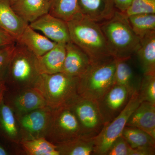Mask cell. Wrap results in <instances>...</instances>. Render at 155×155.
I'll return each mask as SVG.
<instances>
[{
  "mask_svg": "<svg viewBox=\"0 0 155 155\" xmlns=\"http://www.w3.org/2000/svg\"><path fill=\"white\" fill-rule=\"evenodd\" d=\"M67 23L71 41L86 53L91 64L114 58L99 23L82 15Z\"/></svg>",
  "mask_w": 155,
  "mask_h": 155,
  "instance_id": "obj_1",
  "label": "cell"
},
{
  "mask_svg": "<svg viewBox=\"0 0 155 155\" xmlns=\"http://www.w3.org/2000/svg\"><path fill=\"white\" fill-rule=\"evenodd\" d=\"M99 24L114 58L130 59L135 54L141 39L134 33L124 14L116 11L111 18Z\"/></svg>",
  "mask_w": 155,
  "mask_h": 155,
  "instance_id": "obj_2",
  "label": "cell"
},
{
  "mask_svg": "<svg viewBox=\"0 0 155 155\" xmlns=\"http://www.w3.org/2000/svg\"><path fill=\"white\" fill-rule=\"evenodd\" d=\"M79 77L63 72L42 74L34 85L41 94L47 106L52 109L68 107L78 96L77 88Z\"/></svg>",
  "mask_w": 155,
  "mask_h": 155,
  "instance_id": "obj_3",
  "label": "cell"
},
{
  "mask_svg": "<svg viewBox=\"0 0 155 155\" xmlns=\"http://www.w3.org/2000/svg\"><path fill=\"white\" fill-rule=\"evenodd\" d=\"M37 57L24 45L16 41L5 81L11 91L33 87L40 75Z\"/></svg>",
  "mask_w": 155,
  "mask_h": 155,
  "instance_id": "obj_4",
  "label": "cell"
},
{
  "mask_svg": "<svg viewBox=\"0 0 155 155\" xmlns=\"http://www.w3.org/2000/svg\"><path fill=\"white\" fill-rule=\"evenodd\" d=\"M116 59L111 58L96 64L79 78L77 91L78 95L97 101L115 84Z\"/></svg>",
  "mask_w": 155,
  "mask_h": 155,
  "instance_id": "obj_5",
  "label": "cell"
},
{
  "mask_svg": "<svg viewBox=\"0 0 155 155\" xmlns=\"http://www.w3.org/2000/svg\"><path fill=\"white\" fill-rule=\"evenodd\" d=\"M81 136L80 126L75 114L68 107L52 109L45 137L56 145Z\"/></svg>",
  "mask_w": 155,
  "mask_h": 155,
  "instance_id": "obj_6",
  "label": "cell"
},
{
  "mask_svg": "<svg viewBox=\"0 0 155 155\" xmlns=\"http://www.w3.org/2000/svg\"><path fill=\"white\" fill-rule=\"evenodd\" d=\"M141 102L138 92H135L122 112L110 123L105 125L101 132L94 137L93 155L107 154L113 143L122 135L130 115Z\"/></svg>",
  "mask_w": 155,
  "mask_h": 155,
  "instance_id": "obj_7",
  "label": "cell"
},
{
  "mask_svg": "<svg viewBox=\"0 0 155 155\" xmlns=\"http://www.w3.org/2000/svg\"><path fill=\"white\" fill-rule=\"evenodd\" d=\"M68 107L75 114L81 136L94 138L104 126L96 101L78 96Z\"/></svg>",
  "mask_w": 155,
  "mask_h": 155,
  "instance_id": "obj_8",
  "label": "cell"
},
{
  "mask_svg": "<svg viewBox=\"0 0 155 155\" xmlns=\"http://www.w3.org/2000/svg\"><path fill=\"white\" fill-rule=\"evenodd\" d=\"M52 113V109L46 106L16 116L21 142L45 137Z\"/></svg>",
  "mask_w": 155,
  "mask_h": 155,
  "instance_id": "obj_9",
  "label": "cell"
},
{
  "mask_svg": "<svg viewBox=\"0 0 155 155\" xmlns=\"http://www.w3.org/2000/svg\"><path fill=\"white\" fill-rule=\"evenodd\" d=\"M131 97L127 89L114 84L96 101L104 125L116 118L129 101Z\"/></svg>",
  "mask_w": 155,
  "mask_h": 155,
  "instance_id": "obj_10",
  "label": "cell"
},
{
  "mask_svg": "<svg viewBox=\"0 0 155 155\" xmlns=\"http://www.w3.org/2000/svg\"><path fill=\"white\" fill-rule=\"evenodd\" d=\"M31 28L57 43L67 44L71 41L67 22L49 13L28 24Z\"/></svg>",
  "mask_w": 155,
  "mask_h": 155,
  "instance_id": "obj_11",
  "label": "cell"
},
{
  "mask_svg": "<svg viewBox=\"0 0 155 155\" xmlns=\"http://www.w3.org/2000/svg\"><path fill=\"white\" fill-rule=\"evenodd\" d=\"M6 103L16 116L47 106L41 94L33 87L11 91L8 101Z\"/></svg>",
  "mask_w": 155,
  "mask_h": 155,
  "instance_id": "obj_12",
  "label": "cell"
},
{
  "mask_svg": "<svg viewBox=\"0 0 155 155\" xmlns=\"http://www.w3.org/2000/svg\"><path fill=\"white\" fill-rule=\"evenodd\" d=\"M91 64L86 53L72 41L66 44V56L62 72L73 77H80Z\"/></svg>",
  "mask_w": 155,
  "mask_h": 155,
  "instance_id": "obj_13",
  "label": "cell"
},
{
  "mask_svg": "<svg viewBox=\"0 0 155 155\" xmlns=\"http://www.w3.org/2000/svg\"><path fill=\"white\" fill-rule=\"evenodd\" d=\"M78 8L83 17L98 23L108 20L117 11L113 0H77Z\"/></svg>",
  "mask_w": 155,
  "mask_h": 155,
  "instance_id": "obj_14",
  "label": "cell"
},
{
  "mask_svg": "<svg viewBox=\"0 0 155 155\" xmlns=\"http://www.w3.org/2000/svg\"><path fill=\"white\" fill-rule=\"evenodd\" d=\"M126 126L139 128L155 138V105L142 102L130 115Z\"/></svg>",
  "mask_w": 155,
  "mask_h": 155,
  "instance_id": "obj_15",
  "label": "cell"
},
{
  "mask_svg": "<svg viewBox=\"0 0 155 155\" xmlns=\"http://www.w3.org/2000/svg\"><path fill=\"white\" fill-rule=\"evenodd\" d=\"M28 25L14 12L9 0H0V28L17 41Z\"/></svg>",
  "mask_w": 155,
  "mask_h": 155,
  "instance_id": "obj_16",
  "label": "cell"
},
{
  "mask_svg": "<svg viewBox=\"0 0 155 155\" xmlns=\"http://www.w3.org/2000/svg\"><path fill=\"white\" fill-rule=\"evenodd\" d=\"M11 5L16 14L29 24L49 13L50 2L47 0H17Z\"/></svg>",
  "mask_w": 155,
  "mask_h": 155,
  "instance_id": "obj_17",
  "label": "cell"
},
{
  "mask_svg": "<svg viewBox=\"0 0 155 155\" xmlns=\"http://www.w3.org/2000/svg\"><path fill=\"white\" fill-rule=\"evenodd\" d=\"M66 56V44L57 43L45 54L37 57L40 74H53L62 72Z\"/></svg>",
  "mask_w": 155,
  "mask_h": 155,
  "instance_id": "obj_18",
  "label": "cell"
},
{
  "mask_svg": "<svg viewBox=\"0 0 155 155\" xmlns=\"http://www.w3.org/2000/svg\"><path fill=\"white\" fill-rule=\"evenodd\" d=\"M24 45L36 57H40L52 49L57 43L27 25L17 41Z\"/></svg>",
  "mask_w": 155,
  "mask_h": 155,
  "instance_id": "obj_19",
  "label": "cell"
},
{
  "mask_svg": "<svg viewBox=\"0 0 155 155\" xmlns=\"http://www.w3.org/2000/svg\"><path fill=\"white\" fill-rule=\"evenodd\" d=\"M135 54L143 75H155V31L141 39Z\"/></svg>",
  "mask_w": 155,
  "mask_h": 155,
  "instance_id": "obj_20",
  "label": "cell"
},
{
  "mask_svg": "<svg viewBox=\"0 0 155 155\" xmlns=\"http://www.w3.org/2000/svg\"><path fill=\"white\" fill-rule=\"evenodd\" d=\"M128 60L116 59L114 83L125 87L131 96L138 91L142 78H140L136 75L127 62Z\"/></svg>",
  "mask_w": 155,
  "mask_h": 155,
  "instance_id": "obj_21",
  "label": "cell"
},
{
  "mask_svg": "<svg viewBox=\"0 0 155 155\" xmlns=\"http://www.w3.org/2000/svg\"><path fill=\"white\" fill-rule=\"evenodd\" d=\"M0 131L10 141L20 143L21 139L17 118L4 99L0 103Z\"/></svg>",
  "mask_w": 155,
  "mask_h": 155,
  "instance_id": "obj_22",
  "label": "cell"
},
{
  "mask_svg": "<svg viewBox=\"0 0 155 155\" xmlns=\"http://www.w3.org/2000/svg\"><path fill=\"white\" fill-rule=\"evenodd\" d=\"M57 146L60 155H93L94 138L80 136Z\"/></svg>",
  "mask_w": 155,
  "mask_h": 155,
  "instance_id": "obj_23",
  "label": "cell"
},
{
  "mask_svg": "<svg viewBox=\"0 0 155 155\" xmlns=\"http://www.w3.org/2000/svg\"><path fill=\"white\" fill-rule=\"evenodd\" d=\"M49 14L66 22L81 15L77 0H51Z\"/></svg>",
  "mask_w": 155,
  "mask_h": 155,
  "instance_id": "obj_24",
  "label": "cell"
},
{
  "mask_svg": "<svg viewBox=\"0 0 155 155\" xmlns=\"http://www.w3.org/2000/svg\"><path fill=\"white\" fill-rule=\"evenodd\" d=\"M20 143L27 155H60L57 145L45 137L23 140Z\"/></svg>",
  "mask_w": 155,
  "mask_h": 155,
  "instance_id": "obj_25",
  "label": "cell"
},
{
  "mask_svg": "<svg viewBox=\"0 0 155 155\" xmlns=\"http://www.w3.org/2000/svg\"><path fill=\"white\" fill-rule=\"evenodd\" d=\"M134 33L140 39L155 31V14H134L127 17Z\"/></svg>",
  "mask_w": 155,
  "mask_h": 155,
  "instance_id": "obj_26",
  "label": "cell"
},
{
  "mask_svg": "<svg viewBox=\"0 0 155 155\" xmlns=\"http://www.w3.org/2000/svg\"><path fill=\"white\" fill-rule=\"evenodd\" d=\"M121 136L132 149L144 147H155V138L137 127L125 126Z\"/></svg>",
  "mask_w": 155,
  "mask_h": 155,
  "instance_id": "obj_27",
  "label": "cell"
},
{
  "mask_svg": "<svg viewBox=\"0 0 155 155\" xmlns=\"http://www.w3.org/2000/svg\"><path fill=\"white\" fill-rule=\"evenodd\" d=\"M142 102L155 105V75H143L138 91Z\"/></svg>",
  "mask_w": 155,
  "mask_h": 155,
  "instance_id": "obj_28",
  "label": "cell"
},
{
  "mask_svg": "<svg viewBox=\"0 0 155 155\" xmlns=\"http://www.w3.org/2000/svg\"><path fill=\"white\" fill-rule=\"evenodd\" d=\"M122 14L127 17L137 14H155V0H133L128 8Z\"/></svg>",
  "mask_w": 155,
  "mask_h": 155,
  "instance_id": "obj_29",
  "label": "cell"
},
{
  "mask_svg": "<svg viewBox=\"0 0 155 155\" xmlns=\"http://www.w3.org/2000/svg\"><path fill=\"white\" fill-rule=\"evenodd\" d=\"M16 43L0 48V81L5 80Z\"/></svg>",
  "mask_w": 155,
  "mask_h": 155,
  "instance_id": "obj_30",
  "label": "cell"
},
{
  "mask_svg": "<svg viewBox=\"0 0 155 155\" xmlns=\"http://www.w3.org/2000/svg\"><path fill=\"white\" fill-rule=\"evenodd\" d=\"M132 148L122 136L113 143L106 155H130Z\"/></svg>",
  "mask_w": 155,
  "mask_h": 155,
  "instance_id": "obj_31",
  "label": "cell"
},
{
  "mask_svg": "<svg viewBox=\"0 0 155 155\" xmlns=\"http://www.w3.org/2000/svg\"><path fill=\"white\" fill-rule=\"evenodd\" d=\"M17 41L8 32L0 28V48L14 44Z\"/></svg>",
  "mask_w": 155,
  "mask_h": 155,
  "instance_id": "obj_32",
  "label": "cell"
},
{
  "mask_svg": "<svg viewBox=\"0 0 155 155\" xmlns=\"http://www.w3.org/2000/svg\"><path fill=\"white\" fill-rule=\"evenodd\" d=\"M155 147H144L132 149L130 155H154Z\"/></svg>",
  "mask_w": 155,
  "mask_h": 155,
  "instance_id": "obj_33",
  "label": "cell"
},
{
  "mask_svg": "<svg viewBox=\"0 0 155 155\" xmlns=\"http://www.w3.org/2000/svg\"><path fill=\"white\" fill-rule=\"evenodd\" d=\"M115 8L117 11L124 13L128 8L133 0H113Z\"/></svg>",
  "mask_w": 155,
  "mask_h": 155,
  "instance_id": "obj_34",
  "label": "cell"
},
{
  "mask_svg": "<svg viewBox=\"0 0 155 155\" xmlns=\"http://www.w3.org/2000/svg\"><path fill=\"white\" fill-rule=\"evenodd\" d=\"M7 91V87L5 81H0V103L4 99L5 93Z\"/></svg>",
  "mask_w": 155,
  "mask_h": 155,
  "instance_id": "obj_35",
  "label": "cell"
},
{
  "mask_svg": "<svg viewBox=\"0 0 155 155\" xmlns=\"http://www.w3.org/2000/svg\"><path fill=\"white\" fill-rule=\"evenodd\" d=\"M8 153L0 144V155H8Z\"/></svg>",
  "mask_w": 155,
  "mask_h": 155,
  "instance_id": "obj_36",
  "label": "cell"
},
{
  "mask_svg": "<svg viewBox=\"0 0 155 155\" xmlns=\"http://www.w3.org/2000/svg\"><path fill=\"white\" fill-rule=\"evenodd\" d=\"M17 0H9V1H10V2H11V5H12V4H14L15 2H16V1H17Z\"/></svg>",
  "mask_w": 155,
  "mask_h": 155,
  "instance_id": "obj_37",
  "label": "cell"
},
{
  "mask_svg": "<svg viewBox=\"0 0 155 155\" xmlns=\"http://www.w3.org/2000/svg\"><path fill=\"white\" fill-rule=\"evenodd\" d=\"M47 1H48V2H50V1H51V0H47Z\"/></svg>",
  "mask_w": 155,
  "mask_h": 155,
  "instance_id": "obj_38",
  "label": "cell"
}]
</instances>
